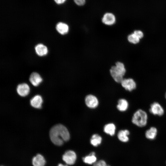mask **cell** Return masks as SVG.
Here are the masks:
<instances>
[{"label":"cell","instance_id":"6da1fadb","mask_svg":"<svg viewBox=\"0 0 166 166\" xmlns=\"http://www.w3.org/2000/svg\"><path fill=\"white\" fill-rule=\"evenodd\" d=\"M49 136L52 142L57 146L62 145L70 138L68 130L65 126L61 124H56L51 128L49 132Z\"/></svg>","mask_w":166,"mask_h":166},{"label":"cell","instance_id":"7a4b0ae2","mask_svg":"<svg viewBox=\"0 0 166 166\" xmlns=\"http://www.w3.org/2000/svg\"><path fill=\"white\" fill-rule=\"evenodd\" d=\"M110 75L117 82L121 83L124 79L126 70L124 64L121 62L117 61L114 65L112 66L109 70Z\"/></svg>","mask_w":166,"mask_h":166},{"label":"cell","instance_id":"3957f363","mask_svg":"<svg viewBox=\"0 0 166 166\" xmlns=\"http://www.w3.org/2000/svg\"><path fill=\"white\" fill-rule=\"evenodd\" d=\"M148 117L146 111L139 109L135 111L132 118V122L135 125L139 127H143L148 123Z\"/></svg>","mask_w":166,"mask_h":166},{"label":"cell","instance_id":"277c9868","mask_svg":"<svg viewBox=\"0 0 166 166\" xmlns=\"http://www.w3.org/2000/svg\"><path fill=\"white\" fill-rule=\"evenodd\" d=\"M149 110L151 114L155 116H161L164 113L163 106L157 102H154L151 104Z\"/></svg>","mask_w":166,"mask_h":166},{"label":"cell","instance_id":"5b68a950","mask_svg":"<svg viewBox=\"0 0 166 166\" xmlns=\"http://www.w3.org/2000/svg\"><path fill=\"white\" fill-rule=\"evenodd\" d=\"M101 21L105 25L111 26L115 23L116 21V17L112 13L106 12L103 16Z\"/></svg>","mask_w":166,"mask_h":166},{"label":"cell","instance_id":"8992f818","mask_svg":"<svg viewBox=\"0 0 166 166\" xmlns=\"http://www.w3.org/2000/svg\"><path fill=\"white\" fill-rule=\"evenodd\" d=\"M77 158L75 153L72 150L66 151L62 156V159L67 164L71 165L74 164Z\"/></svg>","mask_w":166,"mask_h":166},{"label":"cell","instance_id":"52a82bcc","mask_svg":"<svg viewBox=\"0 0 166 166\" xmlns=\"http://www.w3.org/2000/svg\"><path fill=\"white\" fill-rule=\"evenodd\" d=\"M121 83L123 87L129 92L133 90L136 88V82L131 78L124 79Z\"/></svg>","mask_w":166,"mask_h":166},{"label":"cell","instance_id":"ba28073f","mask_svg":"<svg viewBox=\"0 0 166 166\" xmlns=\"http://www.w3.org/2000/svg\"><path fill=\"white\" fill-rule=\"evenodd\" d=\"M85 101L86 105L90 108H95L97 107L98 105V99L96 97L92 95L87 96Z\"/></svg>","mask_w":166,"mask_h":166},{"label":"cell","instance_id":"9c48e42d","mask_svg":"<svg viewBox=\"0 0 166 166\" xmlns=\"http://www.w3.org/2000/svg\"><path fill=\"white\" fill-rule=\"evenodd\" d=\"M18 94L22 97H25L29 93L30 89L26 84L23 83L19 84L17 88Z\"/></svg>","mask_w":166,"mask_h":166},{"label":"cell","instance_id":"30bf717a","mask_svg":"<svg viewBox=\"0 0 166 166\" xmlns=\"http://www.w3.org/2000/svg\"><path fill=\"white\" fill-rule=\"evenodd\" d=\"M29 80L34 86H37L42 82V79L38 73L33 72L30 77Z\"/></svg>","mask_w":166,"mask_h":166},{"label":"cell","instance_id":"8fae6325","mask_svg":"<svg viewBox=\"0 0 166 166\" xmlns=\"http://www.w3.org/2000/svg\"><path fill=\"white\" fill-rule=\"evenodd\" d=\"M43 102L42 98L40 95H36L33 97L30 101L31 105L33 107L40 109Z\"/></svg>","mask_w":166,"mask_h":166},{"label":"cell","instance_id":"7c38bea8","mask_svg":"<svg viewBox=\"0 0 166 166\" xmlns=\"http://www.w3.org/2000/svg\"><path fill=\"white\" fill-rule=\"evenodd\" d=\"M158 130L157 128L152 126L147 129L145 132V137L148 139L153 140L155 139L157 134Z\"/></svg>","mask_w":166,"mask_h":166},{"label":"cell","instance_id":"4fadbf2b","mask_svg":"<svg viewBox=\"0 0 166 166\" xmlns=\"http://www.w3.org/2000/svg\"><path fill=\"white\" fill-rule=\"evenodd\" d=\"M56 29L59 33L62 35H65L69 32V27L67 24L63 22H59L56 25Z\"/></svg>","mask_w":166,"mask_h":166},{"label":"cell","instance_id":"5bb4252c","mask_svg":"<svg viewBox=\"0 0 166 166\" xmlns=\"http://www.w3.org/2000/svg\"><path fill=\"white\" fill-rule=\"evenodd\" d=\"M45 163L43 156L40 154H38L32 159V164L34 166H44Z\"/></svg>","mask_w":166,"mask_h":166},{"label":"cell","instance_id":"9a60e30c","mask_svg":"<svg viewBox=\"0 0 166 166\" xmlns=\"http://www.w3.org/2000/svg\"><path fill=\"white\" fill-rule=\"evenodd\" d=\"M129 134V131L128 130H122L118 132L117 137L118 139L121 141L126 142L129 140L128 135Z\"/></svg>","mask_w":166,"mask_h":166},{"label":"cell","instance_id":"2e32d148","mask_svg":"<svg viewBox=\"0 0 166 166\" xmlns=\"http://www.w3.org/2000/svg\"><path fill=\"white\" fill-rule=\"evenodd\" d=\"M129 104L127 101L123 98L119 99L117 105V109L121 112H124L128 108Z\"/></svg>","mask_w":166,"mask_h":166},{"label":"cell","instance_id":"e0dca14e","mask_svg":"<svg viewBox=\"0 0 166 166\" xmlns=\"http://www.w3.org/2000/svg\"><path fill=\"white\" fill-rule=\"evenodd\" d=\"M35 49L36 53L39 56L45 55L48 52L47 47L42 44H38L35 47Z\"/></svg>","mask_w":166,"mask_h":166},{"label":"cell","instance_id":"ac0fdd59","mask_svg":"<svg viewBox=\"0 0 166 166\" xmlns=\"http://www.w3.org/2000/svg\"><path fill=\"white\" fill-rule=\"evenodd\" d=\"M97 160L94 152H92L89 155L83 158V160L85 163L91 164L95 163Z\"/></svg>","mask_w":166,"mask_h":166},{"label":"cell","instance_id":"d6986e66","mask_svg":"<svg viewBox=\"0 0 166 166\" xmlns=\"http://www.w3.org/2000/svg\"><path fill=\"white\" fill-rule=\"evenodd\" d=\"M115 129V126L113 123L107 124L105 125L104 128V132L112 136L114 134Z\"/></svg>","mask_w":166,"mask_h":166},{"label":"cell","instance_id":"ffe728a7","mask_svg":"<svg viewBox=\"0 0 166 166\" xmlns=\"http://www.w3.org/2000/svg\"><path fill=\"white\" fill-rule=\"evenodd\" d=\"M101 137L97 134H94L92 136L90 139V143L94 146H97L101 142Z\"/></svg>","mask_w":166,"mask_h":166},{"label":"cell","instance_id":"44dd1931","mask_svg":"<svg viewBox=\"0 0 166 166\" xmlns=\"http://www.w3.org/2000/svg\"><path fill=\"white\" fill-rule=\"evenodd\" d=\"M128 41L132 44H136L140 42V39L133 33L129 35L127 38Z\"/></svg>","mask_w":166,"mask_h":166},{"label":"cell","instance_id":"7402d4cb","mask_svg":"<svg viewBox=\"0 0 166 166\" xmlns=\"http://www.w3.org/2000/svg\"><path fill=\"white\" fill-rule=\"evenodd\" d=\"M75 3L78 6H82L86 3V0H73Z\"/></svg>","mask_w":166,"mask_h":166},{"label":"cell","instance_id":"603a6c76","mask_svg":"<svg viewBox=\"0 0 166 166\" xmlns=\"http://www.w3.org/2000/svg\"><path fill=\"white\" fill-rule=\"evenodd\" d=\"M140 39L142 38L144 36L143 32L140 30H136L133 33Z\"/></svg>","mask_w":166,"mask_h":166},{"label":"cell","instance_id":"cb8c5ba5","mask_svg":"<svg viewBox=\"0 0 166 166\" xmlns=\"http://www.w3.org/2000/svg\"><path fill=\"white\" fill-rule=\"evenodd\" d=\"M107 165L104 161L100 160L94 163L93 166H106Z\"/></svg>","mask_w":166,"mask_h":166},{"label":"cell","instance_id":"d4e9b609","mask_svg":"<svg viewBox=\"0 0 166 166\" xmlns=\"http://www.w3.org/2000/svg\"><path fill=\"white\" fill-rule=\"evenodd\" d=\"M55 2L58 4H61L64 3L66 0H54Z\"/></svg>","mask_w":166,"mask_h":166},{"label":"cell","instance_id":"484cf974","mask_svg":"<svg viewBox=\"0 0 166 166\" xmlns=\"http://www.w3.org/2000/svg\"><path fill=\"white\" fill-rule=\"evenodd\" d=\"M57 166H68L67 165H63L62 164H59Z\"/></svg>","mask_w":166,"mask_h":166},{"label":"cell","instance_id":"4316f807","mask_svg":"<svg viewBox=\"0 0 166 166\" xmlns=\"http://www.w3.org/2000/svg\"><path fill=\"white\" fill-rule=\"evenodd\" d=\"M165 99H166V92L165 94Z\"/></svg>","mask_w":166,"mask_h":166},{"label":"cell","instance_id":"83f0119b","mask_svg":"<svg viewBox=\"0 0 166 166\" xmlns=\"http://www.w3.org/2000/svg\"><path fill=\"white\" fill-rule=\"evenodd\" d=\"M106 166H110V165H107Z\"/></svg>","mask_w":166,"mask_h":166}]
</instances>
